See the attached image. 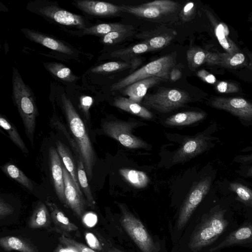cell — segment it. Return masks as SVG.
<instances>
[{
	"instance_id": "obj_48",
	"label": "cell",
	"mask_w": 252,
	"mask_h": 252,
	"mask_svg": "<svg viewBox=\"0 0 252 252\" xmlns=\"http://www.w3.org/2000/svg\"><path fill=\"white\" fill-rule=\"evenodd\" d=\"M182 76L181 72L178 69L173 68L169 73V78L172 81L179 80Z\"/></svg>"
},
{
	"instance_id": "obj_42",
	"label": "cell",
	"mask_w": 252,
	"mask_h": 252,
	"mask_svg": "<svg viewBox=\"0 0 252 252\" xmlns=\"http://www.w3.org/2000/svg\"><path fill=\"white\" fill-rule=\"evenodd\" d=\"M217 89L220 93H232L238 91L237 87L234 86L232 84H228L226 82H220L217 86Z\"/></svg>"
},
{
	"instance_id": "obj_23",
	"label": "cell",
	"mask_w": 252,
	"mask_h": 252,
	"mask_svg": "<svg viewBox=\"0 0 252 252\" xmlns=\"http://www.w3.org/2000/svg\"><path fill=\"white\" fill-rule=\"evenodd\" d=\"M119 172L126 181L136 188L142 189L148 184L149 179L144 172L128 168H121Z\"/></svg>"
},
{
	"instance_id": "obj_4",
	"label": "cell",
	"mask_w": 252,
	"mask_h": 252,
	"mask_svg": "<svg viewBox=\"0 0 252 252\" xmlns=\"http://www.w3.org/2000/svg\"><path fill=\"white\" fill-rule=\"evenodd\" d=\"M174 64V59L171 55L163 56L119 80L111 86V90L117 91L138 81L152 77H158L163 80L168 79L170 72Z\"/></svg>"
},
{
	"instance_id": "obj_33",
	"label": "cell",
	"mask_w": 252,
	"mask_h": 252,
	"mask_svg": "<svg viewBox=\"0 0 252 252\" xmlns=\"http://www.w3.org/2000/svg\"><path fill=\"white\" fill-rule=\"evenodd\" d=\"M230 188L236 194L240 201L252 208V190L251 189L238 183H231Z\"/></svg>"
},
{
	"instance_id": "obj_18",
	"label": "cell",
	"mask_w": 252,
	"mask_h": 252,
	"mask_svg": "<svg viewBox=\"0 0 252 252\" xmlns=\"http://www.w3.org/2000/svg\"><path fill=\"white\" fill-rule=\"evenodd\" d=\"M57 152L63 161V164L69 173L78 192L82 195L77 177V167L75 166L72 156L69 150L61 141L56 142Z\"/></svg>"
},
{
	"instance_id": "obj_12",
	"label": "cell",
	"mask_w": 252,
	"mask_h": 252,
	"mask_svg": "<svg viewBox=\"0 0 252 252\" xmlns=\"http://www.w3.org/2000/svg\"><path fill=\"white\" fill-rule=\"evenodd\" d=\"M49 159L52 181L56 194L60 201L66 205L63 164L57 150L53 147H51L49 150Z\"/></svg>"
},
{
	"instance_id": "obj_7",
	"label": "cell",
	"mask_w": 252,
	"mask_h": 252,
	"mask_svg": "<svg viewBox=\"0 0 252 252\" xmlns=\"http://www.w3.org/2000/svg\"><path fill=\"white\" fill-rule=\"evenodd\" d=\"M133 123L120 121L105 122L102 126L104 132L118 141L125 147L131 149L144 148L147 143L132 134Z\"/></svg>"
},
{
	"instance_id": "obj_13",
	"label": "cell",
	"mask_w": 252,
	"mask_h": 252,
	"mask_svg": "<svg viewBox=\"0 0 252 252\" xmlns=\"http://www.w3.org/2000/svg\"><path fill=\"white\" fill-rule=\"evenodd\" d=\"M75 5L86 13L97 16L114 15L122 11L121 6L100 1L79 0L75 1Z\"/></svg>"
},
{
	"instance_id": "obj_50",
	"label": "cell",
	"mask_w": 252,
	"mask_h": 252,
	"mask_svg": "<svg viewBox=\"0 0 252 252\" xmlns=\"http://www.w3.org/2000/svg\"><path fill=\"white\" fill-rule=\"evenodd\" d=\"M249 174L252 176V168L249 170Z\"/></svg>"
},
{
	"instance_id": "obj_20",
	"label": "cell",
	"mask_w": 252,
	"mask_h": 252,
	"mask_svg": "<svg viewBox=\"0 0 252 252\" xmlns=\"http://www.w3.org/2000/svg\"><path fill=\"white\" fill-rule=\"evenodd\" d=\"M51 217L57 228L65 232L78 230V227L72 223L64 214L53 203L47 202Z\"/></svg>"
},
{
	"instance_id": "obj_39",
	"label": "cell",
	"mask_w": 252,
	"mask_h": 252,
	"mask_svg": "<svg viewBox=\"0 0 252 252\" xmlns=\"http://www.w3.org/2000/svg\"><path fill=\"white\" fill-rule=\"evenodd\" d=\"M59 240L62 244L75 250L77 252H96L92 248L64 236L61 237Z\"/></svg>"
},
{
	"instance_id": "obj_35",
	"label": "cell",
	"mask_w": 252,
	"mask_h": 252,
	"mask_svg": "<svg viewBox=\"0 0 252 252\" xmlns=\"http://www.w3.org/2000/svg\"><path fill=\"white\" fill-rule=\"evenodd\" d=\"M206 54L199 48H190L187 52V61L190 66L195 68L201 65L206 60Z\"/></svg>"
},
{
	"instance_id": "obj_10",
	"label": "cell",
	"mask_w": 252,
	"mask_h": 252,
	"mask_svg": "<svg viewBox=\"0 0 252 252\" xmlns=\"http://www.w3.org/2000/svg\"><path fill=\"white\" fill-rule=\"evenodd\" d=\"M216 108L227 111L246 120L252 119V103L242 98L217 97L212 102Z\"/></svg>"
},
{
	"instance_id": "obj_47",
	"label": "cell",
	"mask_w": 252,
	"mask_h": 252,
	"mask_svg": "<svg viewBox=\"0 0 252 252\" xmlns=\"http://www.w3.org/2000/svg\"><path fill=\"white\" fill-rule=\"evenodd\" d=\"M83 217L84 221L88 225L92 226L96 221V216L94 214L89 213Z\"/></svg>"
},
{
	"instance_id": "obj_26",
	"label": "cell",
	"mask_w": 252,
	"mask_h": 252,
	"mask_svg": "<svg viewBox=\"0 0 252 252\" xmlns=\"http://www.w3.org/2000/svg\"><path fill=\"white\" fill-rule=\"evenodd\" d=\"M130 26L118 23H103L87 27L83 30L84 34H91L103 36L113 31L132 29Z\"/></svg>"
},
{
	"instance_id": "obj_38",
	"label": "cell",
	"mask_w": 252,
	"mask_h": 252,
	"mask_svg": "<svg viewBox=\"0 0 252 252\" xmlns=\"http://www.w3.org/2000/svg\"><path fill=\"white\" fill-rule=\"evenodd\" d=\"M173 36L169 34H163L155 36L145 41L153 50L166 46L172 40Z\"/></svg>"
},
{
	"instance_id": "obj_15",
	"label": "cell",
	"mask_w": 252,
	"mask_h": 252,
	"mask_svg": "<svg viewBox=\"0 0 252 252\" xmlns=\"http://www.w3.org/2000/svg\"><path fill=\"white\" fill-rule=\"evenodd\" d=\"M252 242V221L247 222L231 232L218 246L213 248L212 252L232 246Z\"/></svg>"
},
{
	"instance_id": "obj_21",
	"label": "cell",
	"mask_w": 252,
	"mask_h": 252,
	"mask_svg": "<svg viewBox=\"0 0 252 252\" xmlns=\"http://www.w3.org/2000/svg\"><path fill=\"white\" fill-rule=\"evenodd\" d=\"M0 246L6 251H16L19 252H38L31 244L20 238L7 236L0 238Z\"/></svg>"
},
{
	"instance_id": "obj_34",
	"label": "cell",
	"mask_w": 252,
	"mask_h": 252,
	"mask_svg": "<svg viewBox=\"0 0 252 252\" xmlns=\"http://www.w3.org/2000/svg\"><path fill=\"white\" fill-rule=\"evenodd\" d=\"M131 66V65L127 63L110 62L93 67L91 70V72L94 73H110L126 69Z\"/></svg>"
},
{
	"instance_id": "obj_31",
	"label": "cell",
	"mask_w": 252,
	"mask_h": 252,
	"mask_svg": "<svg viewBox=\"0 0 252 252\" xmlns=\"http://www.w3.org/2000/svg\"><path fill=\"white\" fill-rule=\"evenodd\" d=\"M152 51L148 44L145 42L135 45L132 47L115 51L110 56L112 57H118L126 59L133 57L134 56Z\"/></svg>"
},
{
	"instance_id": "obj_16",
	"label": "cell",
	"mask_w": 252,
	"mask_h": 252,
	"mask_svg": "<svg viewBox=\"0 0 252 252\" xmlns=\"http://www.w3.org/2000/svg\"><path fill=\"white\" fill-rule=\"evenodd\" d=\"M161 78L152 77L135 82L125 88L123 94L130 100L139 103L145 96L148 90L163 81Z\"/></svg>"
},
{
	"instance_id": "obj_40",
	"label": "cell",
	"mask_w": 252,
	"mask_h": 252,
	"mask_svg": "<svg viewBox=\"0 0 252 252\" xmlns=\"http://www.w3.org/2000/svg\"><path fill=\"white\" fill-rule=\"evenodd\" d=\"M14 208L0 198V219L1 220L8 215L12 214Z\"/></svg>"
},
{
	"instance_id": "obj_8",
	"label": "cell",
	"mask_w": 252,
	"mask_h": 252,
	"mask_svg": "<svg viewBox=\"0 0 252 252\" xmlns=\"http://www.w3.org/2000/svg\"><path fill=\"white\" fill-rule=\"evenodd\" d=\"M211 178L207 177L200 181L192 189L181 207L177 221V228L184 227L193 211L209 191Z\"/></svg>"
},
{
	"instance_id": "obj_51",
	"label": "cell",
	"mask_w": 252,
	"mask_h": 252,
	"mask_svg": "<svg viewBox=\"0 0 252 252\" xmlns=\"http://www.w3.org/2000/svg\"><path fill=\"white\" fill-rule=\"evenodd\" d=\"M250 67H251V68H252V56L251 57V63H250Z\"/></svg>"
},
{
	"instance_id": "obj_44",
	"label": "cell",
	"mask_w": 252,
	"mask_h": 252,
	"mask_svg": "<svg viewBox=\"0 0 252 252\" xmlns=\"http://www.w3.org/2000/svg\"><path fill=\"white\" fill-rule=\"evenodd\" d=\"M194 4L192 2L187 3L182 10L181 15L183 20H187L192 14L194 9Z\"/></svg>"
},
{
	"instance_id": "obj_49",
	"label": "cell",
	"mask_w": 252,
	"mask_h": 252,
	"mask_svg": "<svg viewBox=\"0 0 252 252\" xmlns=\"http://www.w3.org/2000/svg\"><path fill=\"white\" fill-rule=\"evenodd\" d=\"M240 159H241V160H242L244 162L252 161V154L250 155L247 156H246V157H244L241 158Z\"/></svg>"
},
{
	"instance_id": "obj_46",
	"label": "cell",
	"mask_w": 252,
	"mask_h": 252,
	"mask_svg": "<svg viewBox=\"0 0 252 252\" xmlns=\"http://www.w3.org/2000/svg\"><path fill=\"white\" fill-rule=\"evenodd\" d=\"M245 56L240 53L235 54L229 60V64L231 66H237L242 63L245 61Z\"/></svg>"
},
{
	"instance_id": "obj_5",
	"label": "cell",
	"mask_w": 252,
	"mask_h": 252,
	"mask_svg": "<svg viewBox=\"0 0 252 252\" xmlns=\"http://www.w3.org/2000/svg\"><path fill=\"white\" fill-rule=\"evenodd\" d=\"M190 100L186 92L175 89H165L145 96L143 105L162 113H168L183 106Z\"/></svg>"
},
{
	"instance_id": "obj_22",
	"label": "cell",
	"mask_w": 252,
	"mask_h": 252,
	"mask_svg": "<svg viewBox=\"0 0 252 252\" xmlns=\"http://www.w3.org/2000/svg\"><path fill=\"white\" fill-rule=\"evenodd\" d=\"M205 114L202 112L188 111L179 113L167 118L165 123L168 126H180L189 125L202 119Z\"/></svg>"
},
{
	"instance_id": "obj_17",
	"label": "cell",
	"mask_w": 252,
	"mask_h": 252,
	"mask_svg": "<svg viewBox=\"0 0 252 252\" xmlns=\"http://www.w3.org/2000/svg\"><path fill=\"white\" fill-rule=\"evenodd\" d=\"M205 139L201 136L187 141L175 155V161H181L190 158L200 153L206 147Z\"/></svg>"
},
{
	"instance_id": "obj_2",
	"label": "cell",
	"mask_w": 252,
	"mask_h": 252,
	"mask_svg": "<svg viewBox=\"0 0 252 252\" xmlns=\"http://www.w3.org/2000/svg\"><path fill=\"white\" fill-rule=\"evenodd\" d=\"M12 84L14 102L22 119L27 136L32 144L37 115L33 94L16 68H13Z\"/></svg>"
},
{
	"instance_id": "obj_24",
	"label": "cell",
	"mask_w": 252,
	"mask_h": 252,
	"mask_svg": "<svg viewBox=\"0 0 252 252\" xmlns=\"http://www.w3.org/2000/svg\"><path fill=\"white\" fill-rule=\"evenodd\" d=\"M50 216L46 205L40 203L36 207L30 219L29 227L32 229L46 227L50 224Z\"/></svg>"
},
{
	"instance_id": "obj_32",
	"label": "cell",
	"mask_w": 252,
	"mask_h": 252,
	"mask_svg": "<svg viewBox=\"0 0 252 252\" xmlns=\"http://www.w3.org/2000/svg\"><path fill=\"white\" fill-rule=\"evenodd\" d=\"M215 33L221 46L230 55L235 54L237 48L226 37L229 33L227 27L223 24H219L215 29Z\"/></svg>"
},
{
	"instance_id": "obj_28",
	"label": "cell",
	"mask_w": 252,
	"mask_h": 252,
	"mask_svg": "<svg viewBox=\"0 0 252 252\" xmlns=\"http://www.w3.org/2000/svg\"><path fill=\"white\" fill-rule=\"evenodd\" d=\"M0 126L8 134L12 142L24 153L28 154V150L25 143L19 134L16 127L10 123L5 117H0Z\"/></svg>"
},
{
	"instance_id": "obj_52",
	"label": "cell",
	"mask_w": 252,
	"mask_h": 252,
	"mask_svg": "<svg viewBox=\"0 0 252 252\" xmlns=\"http://www.w3.org/2000/svg\"><path fill=\"white\" fill-rule=\"evenodd\" d=\"M111 252H123L118 251V250H115L114 251H112Z\"/></svg>"
},
{
	"instance_id": "obj_19",
	"label": "cell",
	"mask_w": 252,
	"mask_h": 252,
	"mask_svg": "<svg viewBox=\"0 0 252 252\" xmlns=\"http://www.w3.org/2000/svg\"><path fill=\"white\" fill-rule=\"evenodd\" d=\"M114 105L125 111L146 119L153 118V114L144 106L130 99L119 96L115 98Z\"/></svg>"
},
{
	"instance_id": "obj_45",
	"label": "cell",
	"mask_w": 252,
	"mask_h": 252,
	"mask_svg": "<svg viewBox=\"0 0 252 252\" xmlns=\"http://www.w3.org/2000/svg\"><path fill=\"white\" fill-rule=\"evenodd\" d=\"M197 75L207 83L213 84L216 79L214 75L209 73L205 70H200L197 73Z\"/></svg>"
},
{
	"instance_id": "obj_1",
	"label": "cell",
	"mask_w": 252,
	"mask_h": 252,
	"mask_svg": "<svg viewBox=\"0 0 252 252\" xmlns=\"http://www.w3.org/2000/svg\"><path fill=\"white\" fill-rule=\"evenodd\" d=\"M62 101L67 122L76 143L75 150L82 157L87 177L91 179L96 157L83 121L70 99L62 94Z\"/></svg>"
},
{
	"instance_id": "obj_3",
	"label": "cell",
	"mask_w": 252,
	"mask_h": 252,
	"mask_svg": "<svg viewBox=\"0 0 252 252\" xmlns=\"http://www.w3.org/2000/svg\"><path fill=\"white\" fill-rule=\"evenodd\" d=\"M225 213V210L217 209L203 219L191 235L189 243L191 249L199 250L209 245L222 234L228 225Z\"/></svg>"
},
{
	"instance_id": "obj_25",
	"label": "cell",
	"mask_w": 252,
	"mask_h": 252,
	"mask_svg": "<svg viewBox=\"0 0 252 252\" xmlns=\"http://www.w3.org/2000/svg\"><path fill=\"white\" fill-rule=\"evenodd\" d=\"M77 159V177L81 189L83 190L88 203L90 206H94L95 201L88 184V177L84 164L81 156L78 154Z\"/></svg>"
},
{
	"instance_id": "obj_29",
	"label": "cell",
	"mask_w": 252,
	"mask_h": 252,
	"mask_svg": "<svg viewBox=\"0 0 252 252\" xmlns=\"http://www.w3.org/2000/svg\"><path fill=\"white\" fill-rule=\"evenodd\" d=\"M44 65L51 73L62 80L72 82L77 79L71 70L62 63L57 62L46 63Z\"/></svg>"
},
{
	"instance_id": "obj_41",
	"label": "cell",
	"mask_w": 252,
	"mask_h": 252,
	"mask_svg": "<svg viewBox=\"0 0 252 252\" xmlns=\"http://www.w3.org/2000/svg\"><path fill=\"white\" fill-rule=\"evenodd\" d=\"M85 238L90 248L96 250H100L101 249L98 239L93 233L90 232L86 233Z\"/></svg>"
},
{
	"instance_id": "obj_43",
	"label": "cell",
	"mask_w": 252,
	"mask_h": 252,
	"mask_svg": "<svg viewBox=\"0 0 252 252\" xmlns=\"http://www.w3.org/2000/svg\"><path fill=\"white\" fill-rule=\"evenodd\" d=\"M80 106L86 116H88L89 110L93 102V98L87 95H83L80 97Z\"/></svg>"
},
{
	"instance_id": "obj_37",
	"label": "cell",
	"mask_w": 252,
	"mask_h": 252,
	"mask_svg": "<svg viewBox=\"0 0 252 252\" xmlns=\"http://www.w3.org/2000/svg\"><path fill=\"white\" fill-rule=\"evenodd\" d=\"M144 6H154L160 9L164 14L172 12L177 9L178 3L169 0H155L142 4Z\"/></svg>"
},
{
	"instance_id": "obj_30",
	"label": "cell",
	"mask_w": 252,
	"mask_h": 252,
	"mask_svg": "<svg viewBox=\"0 0 252 252\" xmlns=\"http://www.w3.org/2000/svg\"><path fill=\"white\" fill-rule=\"evenodd\" d=\"M122 11H125L133 15L147 18H154L164 14L163 12L158 8L154 6H122Z\"/></svg>"
},
{
	"instance_id": "obj_9",
	"label": "cell",
	"mask_w": 252,
	"mask_h": 252,
	"mask_svg": "<svg viewBox=\"0 0 252 252\" xmlns=\"http://www.w3.org/2000/svg\"><path fill=\"white\" fill-rule=\"evenodd\" d=\"M35 11L36 13L59 24L75 27L83 30L87 28L85 19L82 16L70 12L54 4H44L37 7Z\"/></svg>"
},
{
	"instance_id": "obj_27",
	"label": "cell",
	"mask_w": 252,
	"mask_h": 252,
	"mask_svg": "<svg viewBox=\"0 0 252 252\" xmlns=\"http://www.w3.org/2000/svg\"><path fill=\"white\" fill-rule=\"evenodd\" d=\"M2 171L9 177L15 180L29 190L33 186L29 178L19 168L13 164L7 163L1 166Z\"/></svg>"
},
{
	"instance_id": "obj_36",
	"label": "cell",
	"mask_w": 252,
	"mask_h": 252,
	"mask_svg": "<svg viewBox=\"0 0 252 252\" xmlns=\"http://www.w3.org/2000/svg\"><path fill=\"white\" fill-rule=\"evenodd\" d=\"M132 29L123 30L112 32L101 36V41L105 44H113L118 43L128 36Z\"/></svg>"
},
{
	"instance_id": "obj_11",
	"label": "cell",
	"mask_w": 252,
	"mask_h": 252,
	"mask_svg": "<svg viewBox=\"0 0 252 252\" xmlns=\"http://www.w3.org/2000/svg\"><path fill=\"white\" fill-rule=\"evenodd\" d=\"M66 205L79 218L83 217L86 202L83 195L76 189L72 179L64 165L63 166Z\"/></svg>"
},
{
	"instance_id": "obj_14",
	"label": "cell",
	"mask_w": 252,
	"mask_h": 252,
	"mask_svg": "<svg viewBox=\"0 0 252 252\" xmlns=\"http://www.w3.org/2000/svg\"><path fill=\"white\" fill-rule=\"evenodd\" d=\"M25 36L31 41L42 45L52 50L67 55H72L74 51L59 40L32 30H22Z\"/></svg>"
},
{
	"instance_id": "obj_6",
	"label": "cell",
	"mask_w": 252,
	"mask_h": 252,
	"mask_svg": "<svg viewBox=\"0 0 252 252\" xmlns=\"http://www.w3.org/2000/svg\"><path fill=\"white\" fill-rule=\"evenodd\" d=\"M123 216L122 224L128 235L143 252L155 250L153 241L142 223L124 206L121 205Z\"/></svg>"
}]
</instances>
